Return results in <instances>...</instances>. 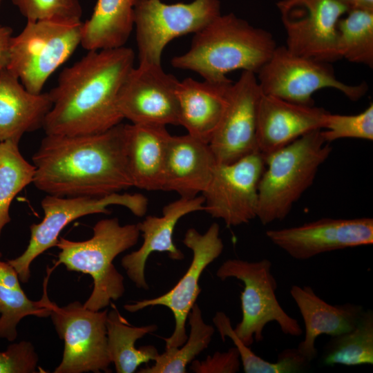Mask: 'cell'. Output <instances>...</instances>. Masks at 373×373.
<instances>
[{
  "label": "cell",
  "mask_w": 373,
  "mask_h": 373,
  "mask_svg": "<svg viewBox=\"0 0 373 373\" xmlns=\"http://www.w3.org/2000/svg\"><path fill=\"white\" fill-rule=\"evenodd\" d=\"M265 166V157L258 151L229 164L216 163L202 193L204 211L222 220L228 227L256 218L258 184Z\"/></svg>",
  "instance_id": "13"
},
{
  "label": "cell",
  "mask_w": 373,
  "mask_h": 373,
  "mask_svg": "<svg viewBox=\"0 0 373 373\" xmlns=\"http://www.w3.org/2000/svg\"><path fill=\"white\" fill-rule=\"evenodd\" d=\"M107 313L87 309L79 301L62 307L52 303L50 316L59 337L64 341L62 360L55 373L111 372Z\"/></svg>",
  "instance_id": "11"
},
{
  "label": "cell",
  "mask_w": 373,
  "mask_h": 373,
  "mask_svg": "<svg viewBox=\"0 0 373 373\" xmlns=\"http://www.w3.org/2000/svg\"><path fill=\"white\" fill-rule=\"evenodd\" d=\"M292 53L328 62L341 59L337 24L348 11L336 0H280L276 3Z\"/></svg>",
  "instance_id": "12"
},
{
  "label": "cell",
  "mask_w": 373,
  "mask_h": 373,
  "mask_svg": "<svg viewBox=\"0 0 373 373\" xmlns=\"http://www.w3.org/2000/svg\"><path fill=\"white\" fill-rule=\"evenodd\" d=\"M171 136L164 125L127 124V159L133 186L162 190Z\"/></svg>",
  "instance_id": "24"
},
{
  "label": "cell",
  "mask_w": 373,
  "mask_h": 373,
  "mask_svg": "<svg viewBox=\"0 0 373 373\" xmlns=\"http://www.w3.org/2000/svg\"><path fill=\"white\" fill-rule=\"evenodd\" d=\"M216 163L209 144L188 133L171 135L162 191H174L181 198L198 196L208 186Z\"/></svg>",
  "instance_id": "21"
},
{
  "label": "cell",
  "mask_w": 373,
  "mask_h": 373,
  "mask_svg": "<svg viewBox=\"0 0 373 373\" xmlns=\"http://www.w3.org/2000/svg\"><path fill=\"white\" fill-rule=\"evenodd\" d=\"M137 0H97L90 17L83 23L81 46L98 50L124 46L134 28Z\"/></svg>",
  "instance_id": "25"
},
{
  "label": "cell",
  "mask_w": 373,
  "mask_h": 373,
  "mask_svg": "<svg viewBox=\"0 0 373 373\" xmlns=\"http://www.w3.org/2000/svg\"><path fill=\"white\" fill-rule=\"evenodd\" d=\"M1 257L0 251V338L13 341L17 336V324L23 318L50 316L52 303L47 296L46 287L40 300H30L21 287L17 272Z\"/></svg>",
  "instance_id": "27"
},
{
  "label": "cell",
  "mask_w": 373,
  "mask_h": 373,
  "mask_svg": "<svg viewBox=\"0 0 373 373\" xmlns=\"http://www.w3.org/2000/svg\"><path fill=\"white\" fill-rule=\"evenodd\" d=\"M183 243L191 250L193 258L189 269L178 283L158 297L134 301L124 306L130 312H136L150 306L168 307L173 314L175 328L170 336L164 338L166 348L178 347L186 342L188 338L186 321L201 291L200 278L205 268L220 256L224 248L220 236V227L216 222L204 234L194 228L189 229Z\"/></svg>",
  "instance_id": "14"
},
{
  "label": "cell",
  "mask_w": 373,
  "mask_h": 373,
  "mask_svg": "<svg viewBox=\"0 0 373 373\" xmlns=\"http://www.w3.org/2000/svg\"><path fill=\"white\" fill-rule=\"evenodd\" d=\"M261 95L256 74L242 71L230 88L227 108L209 143L217 163L229 164L258 151L257 122Z\"/></svg>",
  "instance_id": "17"
},
{
  "label": "cell",
  "mask_w": 373,
  "mask_h": 373,
  "mask_svg": "<svg viewBox=\"0 0 373 373\" xmlns=\"http://www.w3.org/2000/svg\"><path fill=\"white\" fill-rule=\"evenodd\" d=\"M190 333L186 342L178 347L166 348L159 354L154 365L141 368L139 373H186V366L209 345L215 332L214 327L207 324L199 305L195 303L189 315Z\"/></svg>",
  "instance_id": "29"
},
{
  "label": "cell",
  "mask_w": 373,
  "mask_h": 373,
  "mask_svg": "<svg viewBox=\"0 0 373 373\" xmlns=\"http://www.w3.org/2000/svg\"><path fill=\"white\" fill-rule=\"evenodd\" d=\"M204 202L202 195L191 198L180 197L164 207L162 216H147L137 223L143 243L137 250L124 256L121 261L128 277L137 288L149 289L145 279V266L153 252H166L173 260L184 259L183 253L173 241L174 229L183 216L204 210Z\"/></svg>",
  "instance_id": "19"
},
{
  "label": "cell",
  "mask_w": 373,
  "mask_h": 373,
  "mask_svg": "<svg viewBox=\"0 0 373 373\" xmlns=\"http://www.w3.org/2000/svg\"><path fill=\"white\" fill-rule=\"evenodd\" d=\"M12 32V28L0 25V75L8 68Z\"/></svg>",
  "instance_id": "37"
},
{
  "label": "cell",
  "mask_w": 373,
  "mask_h": 373,
  "mask_svg": "<svg viewBox=\"0 0 373 373\" xmlns=\"http://www.w3.org/2000/svg\"><path fill=\"white\" fill-rule=\"evenodd\" d=\"M213 322L223 341L228 337L233 342L245 373L300 372L309 365V362L297 348L285 349L278 354L276 362H269L256 355L238 338L226 314L222 312H216Z\"/></svg>",
  "instance_id": "31"
},
{
  "label": "cell",
  "mask_w": 373,
  "mask_h": 373,
  "mask_svg": "<svg viewBox=\"0 0 373 373\" xmlns=\"http://www.w3.org/2000/svg\"><path fill=\"white\" fill-rule=\"evenodd\" d=\"M233 82H198L186 78L178 82L179 125L190 135L209 144L216 133L228 104Z\"/></svg>",
  "instance_id": "20"
},
{
  "label": "cell",
  "mask_w": 373,
  "mask_h": 373,
  "mask_svg": "<svg viewBox=\"0 0 373 373\" xmlns=\"http://www.w3.org/2000/svg\"><path fill=\"white\" fill-rule=\"evenodd\" d=\"M26 21H80L82 8L79 0H12Z\"/></svg>",
  "instance_id": "34"
},
{
  "label": "cell",
  "mask_w": 373,
  "mask_h": 373,
  "mask_svg": "<svg viewBox=\"0 0 373 373\" xmlns=\"http://www.w3.org/2000/svg\"><path fill=\"white\" fill-rule=\"evenodd\" d=\"M134 61L133 50L124 46L88 50L64 68L48 92L52 106L42 127L46 135L94 134L120 124L117 97Z\"/></svg>",
  "instance_id": "2"
},
{
  "label": "cell",
  "mask_w": 373,
  "mask_h": 373,
  "mask_svg": "<svg viewBox=\"0 0 373 373\" xmlns=\"http://www.w3.org/2000/svg\"><path fill=\"white\" fill-rule=\"evenodd\" d=\"M93 236L84 241L60 237L57 262L68 271L89 274L93 289L84 304L87 309L99 311L111 300L120 298L125 291L124 277L113 262L121 253L135 245L140 231L137 224H120L117 218L99 220L93 227Z\"/></svg>",
  "instance_id": "5"
},
{
  "label": "cell",
  "mask_w": 373,
  "mask_h": 373,
  "mask_svg": "<svg viewBox=\"0 0 373 373\" xmlns=\"http://www.w3.org/2000/svg\"><path fill=\"white\" fill-rule=\"evenodd\" d=\"M337 24L340 59L373 68V11L352 8Z\"/></svg>",
  "instance_id": "30"
},
{
  "label": "cell",
  "mask_w": 373,
  "mask_h": 373,
  "mask_svg": "<svg viewBox=\"0 0 373 373\" xmlns=\"http://www.w3.org/2000/svg\"><path fill=\"white\" fill-rule=\"evenodd\" d=\"M120 205L142 217L148 209V200L140 193H115L103 197H61L48 195L41 206L44 216L41 222L30 226V238L22 254L7 260L16 270L19 280L28 283L32 261L51 247H56L61 231L79 218L95 213H109L108 207Z\"/></svg>",
  "instance_id": "8"
},
{
  "label": "cell",
  "mask_w": 373,
  "mask_h": 373,
  "mask_svg": "<svg viewBox=\"0 0 373 373\" xmlns=\"http://www.w3.org/2000/svg\"><path fill=\"white\" fill-rule=\"evenodd\" d=\"M265 233L291 257L305 260L323 253L372 245L373 219L323 218Z\"/></svg>",
  "instance_id": "16"
},
{
  "label": "cell",
  "mask_w": 373,
  "mask_h": 373,
  "mask_svg": "<svg viewBox=\"0 0 373 373\" xmlns=\"http://www.w3.org/2000/svg\"><path fill=\"white\" fill-rule=\"evenodd\" d=\"M13 141L0 142V236L8 224L10 205L15 198L32 183L35 167L27 161Z\"/></svg>",
  "instance_id": "32"
},
{
  "label": "cell",
  "mask_w": 373,
  "mask_h": 373,
  "mask_svg": "<svg viewBox=\"0 0 373 373\" xmlns=\"http://www.w3.org/2000/svg\"><path fill=\"white\" fill-rule=\"evenodd\" d=\"M263 94L306 106H314L313 94L323 88L339 90L356 102L367 93L366 82L350 85L337 79L331 63L297 55L285 46H276L256 73Z\"/></svg>",
  "instance_id": "9"
},
{
  "label": "cell",
  "mask_w": 373,
  "mask_h": 373,
  "mask_svg": "<svg viewBox=\"0 0 373 373\" xmlns=\"http://www.w3.org/2000/svg\"><path fill=\"white\" fill-rule=\"evenodd\" d=\"M321 134L327 143L343 138L373 140V104L356 115H339L327 113Z\"/></svg>",
  "instance_id": "33"
},
{
  "label": "cell",
  "mask_w": 373,
  "mask_h": 373,
  "mask_svg": "<svg viewBox=\"0 0 373 373\" xmlns=\"http://www.w3.org/2000/svg\"><path fill=\"white\" fill-rule=\"evenodd\" d=\"M178 82L161 64L139 63L128 74L118 95L122 117L131 124L179 125Z\"/></svg>",
  "instance_id": "15"
},
{
  "label": "cell",
  "mask_w": 373,
  "mask_h": 373,
  "mask_svg": "<svg viewBox=\"0 0 373 373\" xmlns=\"http://www.w3.org/2000/svg\"><path fill=\"white\" fill-rule=\"evenodd\" d=\"M276 46L269 31L232 12L220 14L195 32L189 49L171 63L174 68L198 73L204 80L220 81L237 70L256 74Z\"/></svg>",
  "instance_id": "3"
},
{
  "label": "cell",
  "mask_w": 373,
  "mask_h": 373,
  "mask_svg": "<svg viewBox=\"0 0 373 373\" xmlns=\"http://www.w3.org/2000/svg\"><path fill=\"white\" fill-rule=\"evenodd\" d=\"M332 150L321 129H318L265 157L256 216L263 225L289 215L294 204L314 182Z\"/></svg>",
  "instance_id": "4"
},
{
  "label": "cell",
  "mask_w": 373,
  "mask_h": 373,
  "mask_svg": "<svg viewBox=\"0 0 373 373\" xmlns=\"http://www.w3.org/2000/svg\"><path fill=\"white\" fill-rule=\"evenodd\" d=\"M52 106L48 93L28 92L8 69L0 75V142L19 143L26 133L43 127Z\"/></svg>",
  "instance_id": "23"
},
{
  "label": "cell",
  "mask_w": 373,
  "mask_h": 373,
  "mask_svg": "<svg viewBox=\"0 0 373 373\" xmlns=\"http://www.w3.org/2000/svg\"><path fill=\"white\" fill-rule=\"evenodd\" d=\"M83 22L26 21L13 36L8 68L30 93L38 95L50 75L81 45Z\"/></svg>",
  "instance_id": "6"
},
{
  "label": "cell",
  "mask_w": 373,
  "mask_h": 373,
  "mask_svg": "<svg viewBox=\"0 0 373 373\" xmlns=\"http://www.w3.org/2000/svg\"><path fill=\"white\" fill-rule=\"evenodd\" d=\"M220 14L219 0L171 4L161 0H137L134 28L139 63L161 64L162 54L169 42L195 34Z\"/></svg>",
  "instance_id": "10"
},
{
  "label": "cell",
  "mask_w": 373,
  "mask_h": 373,
  "mask_svg": "<svg viewBox=\"0 0 373 373\" xmlns=\"http://www.w3.org/2000/svg\"><path fill=\"white\" fill-rule=\"evenodd\" d=\"M289 292L305 324V338L296 348L309 363L318 354L315 343L320 335L334 336L352 329L364 310L353 303L329 304L310 286L294 285Z\"/></svg>",
  "instance_id": "22"
},
{
  "label": "cell",
  "mask_w": 373,
  "mask_h": 373,
  "mask_svg": "<svg viewBox=\"0 0 373 373\" xmlns=\"http://www.w3.org/2000/svg\"><path fill=\"white\" fill-rule=\"evenodd\" d=\"M368 11H373V0H356L355 7Z\"/></svg>",
  "instance_id": "38"
},
{
  "label": "cell",
  "mask_w": 373,
  "mask_h": 373,
  "mask_svg": "<svg viewBox=\"0 0 373 373\" xmlns=\"http://www.w3.org/2000/svg\"><path fill=\"white\" fill-rule=\"evenodd\" d=\"M336 1L341 3V4L346 6L349 10L352 9L355 7L356 0H336Z\"/></svg>",
  "instance_id": "39"
},
{
  "label": "cell",
  "mask_w": 373,
  "mask_h": 373,
  "mask_svg": "<svg viewBox=\"0 0 373 373\" xmlns=\"http://www.w3.org/2000/svg\"><path fill=\"white\" fill-rule=\"evenodd\" d=\"M106 326L108 356L117 373H133L140 365L155 361L159 355L153 345L139 348L135 345L138 339L156 331V325H130L113 306L107 313Z\"/></svg>",
  "instance_id": "26"
},
{
  "label": "cell",
  "mask_w": 373,
  "mask_h": 373,
  "mask_svg": "<svg viewBox=\"0 0 373 373\" xmlns=\"http://www.w3.org/2000/svg\"><path fill=\"white\" fill-rule=\"evenodd\" d=\"M216 276L222 280L235 278L245 285L240 294L242 319L233 329L246 345H251L254 341L261 342L263 329L270 322H276L285 334H303L298 321L285 312L277 299V281L270 260L228 259L218 269Z\"/></svg>",
  "instance_id": "7"
},
{
  "label": "cell",
  "mask_w": 373,
  "mask_h": 373,
  "mask_svg": "<svg viewBox=\"0 0 373 373\" xmlns=\"http://www.w3.org/2000/svg\"><path fill=\"white\" fill-rule=\"evenodd\" d=\"M324 348L322 362L327 366L373 364V311L363 310L355 327L332 336Z\"/></svg>",
  "instance_id": "28"
},
{
  "label": "cell",
  "mask_w": 373,
  "mask_h": 373,
  "mask_svg": "<svg viewBox=\"0 0 373 373\" xmlns=\"http://www.w3.org/2000/svg\"><path fill=\"white\" fill-rule=\"evenodd\" d=\"M127 124L98 133L46 135L32 157L39 191L61 197H103L133 186Z\"/></svg>",
  "instance_id": "1"
},
{
  "label": "cell",
  "mask_w": 373,
  "mask_h": 373,
  "mask_svg": "<svg viewBox=\"0 0 373 373\" xmlns=\"http://www.w3.org/2000/svg\"><path fill=\"white\" fill-rule=\"evenodd\" d=\"M38 355L28 341L10 344L0 352V373L37 372Z\"/></svg>",
  "instance_id": "35"
},
{
  "label": "cell",
  "mask_w": 373,
  "mask_h": 373,
  "mask_svg": "<svg viewBox=\"0 0 373 373\" xmlns=\"http://www.w3.org/2000/svg\"><path fill=\"white\" fill-rule=\"evenodd\" d=\"M3 1V0H0V7H1V4H2Z\"/></svg>",
  "instance_id": "40"
},
{
  "label": "cell",
  "mask_w": 373,
  "mask_h": 373,
  "mask_svg": "<svg viewBox=\"0 0 373 373\" xmlns=\"http://www.w3.org/2000/svg\"><path fill=\"white\" fill-rule=\"evenodd\" d=\"M325 109L293 103L262 93L258 106L257 148L264 155L314 130L322 129Z\"/></svg>",
  "instance_id": "18"
},
{
  "label": "cell",
  "mask_w": 373,
  "mask_h": 373,
  "mask_svg": "<svg viewBox=\"0 0 373 373\" xmlns=\"http://www.w3.org/2000/svg\"><path fill=\"white\" fill-rule=\"evenodd\" d=\"M240 359L236 347L216 352L203 361L193 360L190 370L195 373H235L240 370Z\"/></svg>",
  "instance_id": "36"
}]
</instances>
